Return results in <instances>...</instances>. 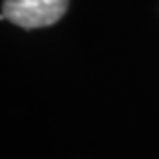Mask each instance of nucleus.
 <instances>
[{"mask_svg": "<svg viewBox=\"0 0 159 159\" xmlns=\"http://www.w3.org/2000/svg\"><path fill=\"white\" fill-rule=\"evenodd\" d=\"M67 0H4L2 18L23 29H41L58 21Z\"/></svg>", "mask_w": 159, "mask_h": 159, "instance_id": "1", "label": "nucleus"}]
</instances>
